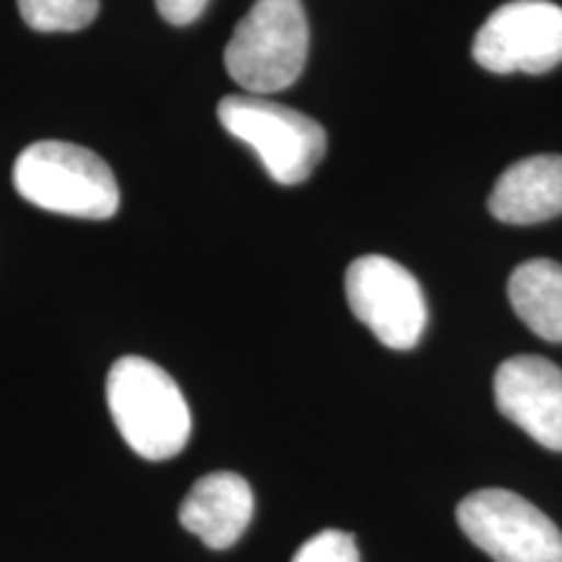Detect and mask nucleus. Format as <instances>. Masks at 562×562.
Instances as JSON below:
<instances>
[{
  "instance_id": "obj_10",
  "label": "nucleus",
  "mask_w": 562,
  "mask_h": 562,
  "mask_svg": "<svg viewBox=\"0 0 562 562\" xmlns=\"http://www.w3.org/2000/svg\"><path fill=\"white\" fill-rule=\"evenodd\" d=\"M487 209L505 224H539L562 214V157L537 154L510 165L495 188Z\"/></svg>"
},
{
  "instance_id": "obj_9",
  "label": "nucleus",
  "mask_w": 562,
  "mask_h": 562,
  "mask_svg": "<svg viewBox=\"0 0 562 562\" xmlns=\"http://www.w3.org/2000/svg\"><path fill=\"white\" fill-rule=\"evenodd\" d=\"M252 518V490L245 476L214 472L201 476L180 503L182 529L211 550H227L243 537Z\"/></svg>"
},
{
  "instance_id": "obj_8",
  "label": "nucleus",
  "mask_w": 562,
  "mask_h": 562,
  "mask_svg": "<svg viewBox=\"0 0 562 562\" xmlns=\"http://www.w3.org/2000/svg\"><path fill=\"white\" fill-rule=\"evenodd\" d=\"M495 404L531 440L562 453V370L537 355L505 360L495 372Z\"/></svg>"
},
{
  "instance_id": "obj_7",
  "label": "nucleus",
  "mask_w": 562,
  "mask_h": 562,
  "mask_svg": "<svg viewBox=\"0 0 562 562\" xmlns=\"http://www.w3.org/2000/svg\"><path fill=\"white\" fill-rule=\"evenodd\" d=\"M474 60L492 74H547L562 63V9L513 0L490 13L474 37Z\"/></svg>"
},
{
  "instance_id": "obj_13",
  "label": "nucleus",
  "mask_w": 562,
  "mask_h": 562,
  "mask_svg": "<svg viewBox=\"0 0 562 562\" xmlns=\"http://www.w3.org/2000/svg\"><path fill=\"white\" fill-rule=\"evenodd\" d=\"M292 562H362L355 537L339 529L318 531L294 552Z\"/></svg>"
},
{
  "instance_id": "obj_3",
  "label": "nucleus",
  "mask_w": 562,
  "mask_h": 562,
  "mask_svg": "<svg viewBox=\"0 0 562 562\" xmlns=\"http://www.w3.org/2000/svg\"><path fill=\"white\" fill-rule=\"evenodd\" d=\"M307 47L302 0H256L224 47V66L245 94L269 97L300 79Z\"/></svg>"
},
{
  "instance_id": "obj_2",
  "label": "nucleus",
  "mask_w": 562,
  "mask_h": 562,
  "mask_svg": "<svg viewBox=\"0 0 562 562\" xmlns=\"http://www.w3.org/2000/svg\"><path fill=\"white\" fill-rule=\"evenodd\" d=\"M13 186L34 206L76 220H110L121 206L108 161L66 140L26 146L13 165Z\"/></svg>"
},
{
  "instance_id": "obj_1",
  "label": "nucleus",
  "mask_w": 562,
  "mask_h": 562,
  "mask_svg": "<svg viewBox=\"0 0 562 562\" xmlns=\"http://www.w3.org/2000/svg\"><path fill=\"white\" fill-rule=\"evenodd\" d=\"M108 406L117 432L140 459H175L191 440V409L180 385L144 357H121L112 364Z\"/></svg>"
},
{
  "instance_id": "obj_12",
  "label": "nucleus",
  "mask_w": 562,
  "mask_h": 562,
  "mask_svg": "<svg viewBox=\"0 0 562 562\" xmlns=\"http://www.w3.org/2000/svg\"><path fill=\"white\" fill-rule=\"evenodd\" d=\"M34 32H79L100 13V0H16Z\"/></svg>"
},
{
  "instance_id": "obj_6",
  "label": "nucleus",
  "mask_w": 562,
  "mask_h": 562,
  "mask_svg": "<svg viewBox=\"0 0 562 562\" xmlns=\"http://www.w3.org/2000/svg\"><path fill=\"white\" fill-rule=\"evenodd\" d=\"M349 311L389 349H414L427 328V302L409 269L385 256H362L349 263Z\"/></svg>"
},
{
  "instance_id": "obj_14",
  "label": "nucleus",
  "mask_w": 562,
  "mask_h": 562,
  "mask_svg": "<svg viewBox=\"0 0 562 562\" xmlns=\"http://www.w3.org/2000/svg\"><path fill=\"white\" fill-rule=\"evenodd\" d=\"M209 0H157L159 16L172 26H188L206 11Z\"/></svg>"
},
{
  "instance_id": "obj_5",
  "label": "nucleus",
  "mask_w": 562,
  "mask_h": 562,
  "mask_svg": "<svg viewBox=\"0 0 562 562\" xmlns=\"http://www.w3.org/2000/svg\"><path fill=\"white\" fill-rule=\"evenodd\" d=\"M461 531L495 562H562V531L510 490H476L456 508Z\"/></svg>"
},
{
  "instance_id": "obj_4",
  "label": "nucleus",
  "mask_w": 562,
  "mask_h": 562,
  "mask_svg": "<svg viewBox=\"0 0 562 562\" xmlns=\"http://www.w3.org/2000/svg\"><path fill=\"white\" fill-rule=\"evenodd\" d=\"M216 115L229 136L256 151L263 170L279 186H297L311 178L326 154L323 125L269 97L229 94L220 102Z\"/></svg>"
},
{
  "instance_id": "obj_11",
  "label": "nucleus",
  "mask_w": 562,
  "mask_h": 562,
  "mask_svg": "<svg viewBox=\"0 0 562 562\" xmlns=\"http://www.w3.org/2000/svg\"><path fill=\"white\" fill-rule=\"evenodd\" d=\"M508 297L513 311L539 339L562 341V266L533 258L510 273Z\"/></svg>"
}]
</instances>
